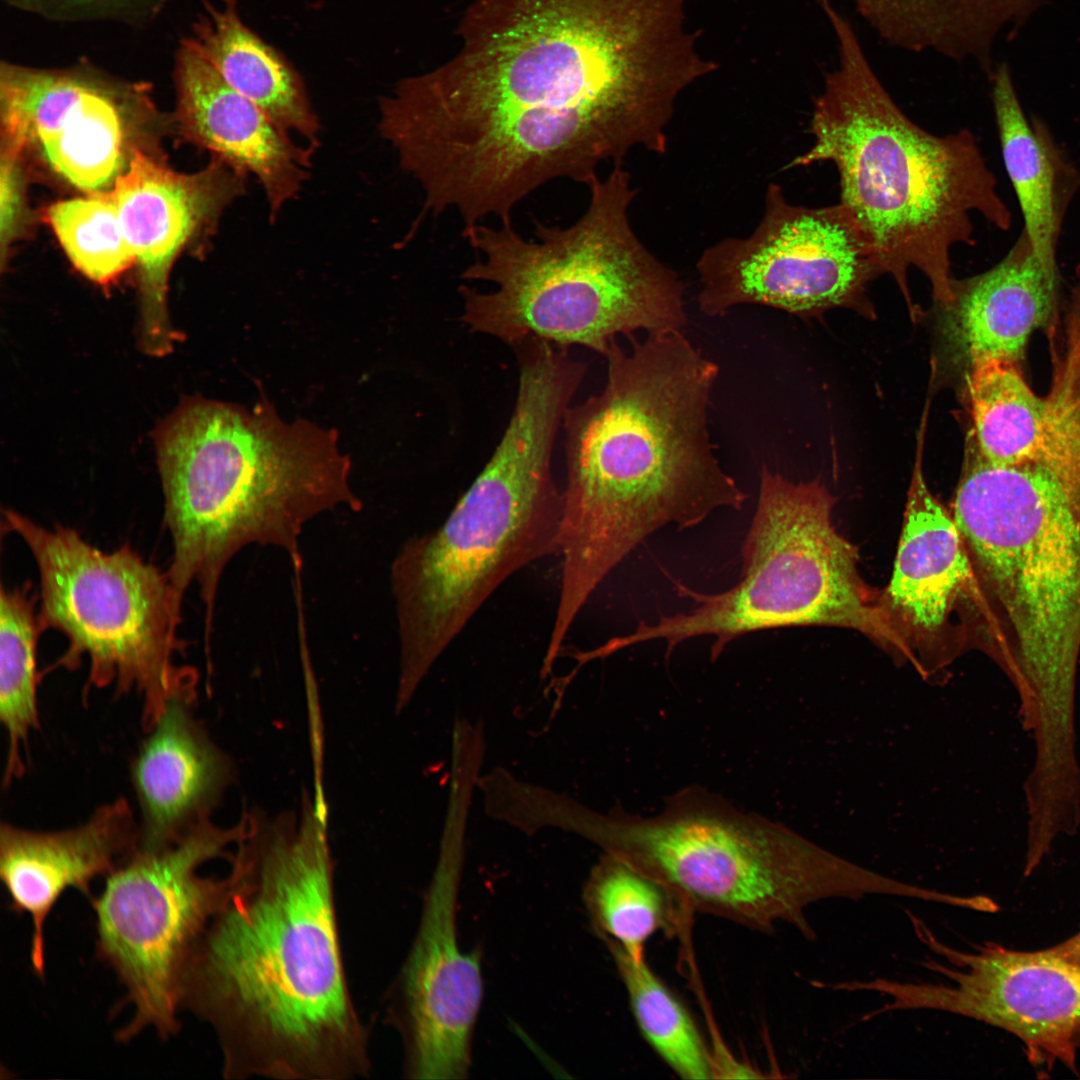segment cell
I'll return each mask as SVG.
<instances>
[{
    "instance_id": "1",
    "label": "cell",
    "mask_w": 1080,
    "mask_h": 1080,
    "mask_svg": "<svg viewBox=\"0 0 1080 1080\" xmlns=\"http://www.w3.org/2000/svg\"><path fill=\"white\" fill-rule=\"evenodd\" d=\"M690 0H472L461 46L431 70L433 136L474 186L519 203L587 187L636 148L664 154L682 93L717 69Z\"/></svg>"
},
{
    "instance_id": "8",
    "label": "cell",
    "mask_w": 1080,
    "mask_h": 1080,
    "mask_svg": "<svg viewBox=\"0 0 1080 1080\" xmlns=\"http://www.w3.org/2000/svg\"><path fill=\"white\" fill-rule=\"evenodd\" d=\"M583 215L568 227L535 222L536 241L509 224L464 227L478 258L462 272L489 292L460 285V320L472 331L514 344L539 338L605 355L618 335L628 339L681 330L684 285L639 240L629 218L637 190L623 165L589 186Z\"/></svg>"
},
{
    "instance_id": "10",
    "label": "cell",
    "mask_w": 1080,
    "mask_h": 1080,
    "mask_svg": "<svg viewBox=\"0 0 1080 1080\" xmlns=\"http://www.w3.org/2000/svg\"><path fill=\"white\" fill-rule=\"evenodd\" d=\"M834 498L819 481L794 483L763 467L757 509L742 546L740 581L720 593L676 584L691 610L639 623L616 637L623 649L664 640L666 657L685 640L714 636L711 659L739 636L780 627L835 626L898 652L878 596L861 579L857 550L831 521Z\"/></svg>"
},
{
    "instance_id": "24",
    "label": "cell",
    "mask_w": 1080,
    "mask_h": 1080,
    "mask_svg": "<svg viewBox=\"0 0 1080 1080\" xmlns=\"http://www.w3.org/2000/svg\"><path fill=\"white\" fill-rule=\"evenodd\" d=\"M1049 0H850L872 30L906 51L988 66L1003 32Z\"/></svg>"
},
{
    "instance_id": "26",
    "label": "cell",
    "mask_w": 1080,
    "mask_h": 1080,
    "mask_svg": "<svg viewBox=\"0 0 1080 1080\" xmlns=\"http://www.w3.org/2000/svg\"><path fill=\"white\" fill-rule=\"evenodd\" d=\"M117 87L84 69L82 84L55 131L38 140L50 166L81 190L114 185L123 162Z\"/></svg>"
},
{
    "instance_id": "13",
    "label": "cell",
    "mask_w": 1080,
    "mask_h": 1080,
    "mask_svg": "<svg viewBox=\"0 0 1080 1080\" xmlns=\"http://www.w3.org/2000/svg\"><path fill=\"white\" fill-rule=\"evenodd\" d=\"M764 200L763 216L750 235L720 240L699 257L697 301L703 314L722 316L743 304L811 314L855 302L883 273L840 203L795 205L775 183Z\"/></svg>"
},
{
    "instance_id": "9",
    "label": "cell",
    "mask_w": 1080,
    "mask_h": 1080,
    "mask_svg": "<svg viewBox=\"0 0 1080 1080\" xmlns=\"http://www.w3.org/2000/svg\"><path fill=\"white\" fill-rule=\"evenodd\" d=\"M545 816L549 827L575 833L659 882L683 909L761 932L784 922L813 939L808 906L892 896L899 887L894 878L696 787L672 795L650 817L598 812L563 793Z\"/></svg>"
},
{
    "instance_id": "20",
    "label": "cell",
    "mask_w": 1080,
    "mask_h": 1080,
    "mask_svg": "<svg viewBox=\"0 0 1080 1080\" xmlns=\"http://www.w3.org/2000/svg\"><path fill=\"white\" fill-rule=\"evenodd\" d=\"M175 82L177 117L185 135L235 171L254 176L273 222L309 178L316 148L297 145L184 43L176 57Z\"/></svg>"
},
{
    "instance_id": "33",
    "label": "cell",
    "mask_w": 1080,
    "mask_h": 1080,
    "mask_svg": "<svg viewBox=\"0 0 1080 1080\" xmlns=\"http://www.w3.org/2000/svg\"><path fill=\"white\" fill-rule=\"evenodd\" d=\"M1050 949L1062 958L1080 966V931Z\"/></svg>"
},
{
    "instance_id": "32",
    "label": "cell",
    "mask_w": 1080,
    "mask_h": 1080,
    "mask_svg": "<svg viewBox=\"0 0 1080 1080\" xmlns=\"http://www.w3.org/2000/svg\"><path fill=\"white\" fill-rule=\"evenodd\" d=\"M19 5L31 10L55 13L58 16H80L92 12L112 10L130 5L138 0H14ZM163 1V0H160Z\"/></svg>"
},
{
    "instance_id": "16",
    "label": "cell",
    "mask_w": 1080,
    "mask_h": 1080,
    "mask_svg": "<svg viewBox=\"0 0 1080 1080\" xmlns=\"http://www.w3.org/2000/svg\"><path fill=\"white\" fill-rule=\"evenodd\" d=\"M246 176L221 160L195 174L177 173L140 151L111 192L139 268L140 344L147 354L172 350L167 310L172 264L195 235L209 232L223 209L246 193Z\"/></svg>"
},
{
    "instance_id": "25",
    "label": "cell",
    "mask_w": 1080,
    "mask_h": 1080,
    "mask_svg": "<svg viewBox=\"0 0 1080 1080\" xmlns=\"http://www.w3.org/2000/svg\"><path fill=\"white\" fill-rule=\"evenodd\" d=\"M969 405L977 451L997 465L1050 461L1080 468L1055 430L1046 398L1028 386L1017 364L986 359L969 365Z\"/></svg>"
},
{
    "instance_id": "7",
    "label": "cell",
    "mask_w": 1080,
    "mask_h": 1080,
    "mask_svg": "<svg viewBox=\"0 0 1080 1080\" xmlns=\"http://www.w3.org/2000/svg\"><path fill=\"white\" fill-rule=\"evenodd\" d=\"M952 517L976 587L992 601L1010 639L1000 657L1034 739H1075L1080 653V469L1033 461L997 465L975 449Z\"/></svg>"
},
{
    "instance_id": "27",
    "label": "cell",
    "mask_w": 1080,
    "mask_h": 1080,
    "mask_svg": "<svg viewBox=\"0 0 1080 1080\" xmlns=\"http://www.w3.org/2000/svg\"><path fill=\"white\" fill-rule=\"evenodd\" d=\"M31 583L0 590V721L7 737L2 785L8 788L27 770L29 736L40 726L37 645L43 633L38 594Z\"/></svg>"
},
{
    "instance_id": "12",
    "label": "cell",
    "mask_w": 1080,
    "mask_h": 1080,
    "mask_svg": "<svg viewBox=\"0 0 1080 1080\" xmlns=\"http://www.w3.org/2000/svg\"><path fill=\"white\" fill-rule=\"evenodd\" d=\"M246 830L208 820L164 848L132 855L106 877L93 898L97 951L125 987L133 1008L117 1040L153 1029L167 1039L180 1027L184 977L194 949L219 906L227 879L204 876L207 862L225 858Z\"/></svg>"
},
{
    "instance_id": "14",
    "label": "cell",
    "mask_w": 1080,
    "mask_h": 1080,
    "mask_svg": "<svg viewBox=\"0 0 1080 1080\" xmlns=\"http://www.w3.org/2000/svg\"><path fill=\"white\" fill-rule=\"evenodd\" d=\"M471 797L448 795L436 867L416 937L389 991L387 1018L405 1047L414 1079L463 1078L482 999L479 958L457 941L456 906Z\"/></svg>"
},
{
    "instance_id": "31",
    "label": "cell",
    "mask_w": 1080,
    "mask_h": 1080,
    "mask_svg": "<svg viewBox=\"0 0 1080 1080\" xmlns=\"http://www.w3.org/2000/svg\"><path fill=\"white\" fill-rule=\"evenodd\" d=\"M1076 276L1064 350L1045 398L1060 440L1080 460V263Z\"/></svg>"
},
{
    "instance_id": "5",
    "label": "cell",
    "mask_w": 1080,
    "mask_h": 1080,
    "mask_svg": "<svg viewBox=\"0 0 1080 1080\" xmlns=\"http://www.w3.org/2000/svg\"><path fill=\"white\" fill-rule=\"evenodd\" d=\"M164 522L173 553L166 571L181 614L197 584L210 643L222 574L247 546L300 556L305 526L363 503L335 430L287 422L264 397L251 409L206 399L185 401L157 432Z\"/></svg>"
},
{
    "instance_id": "21",
    "label": "cell",
    "mask_w": 1080,
    "mask_h": 1080,
    "mask_svg": "<svg viewBox=\"0 0 1080 1080\" xmlns=\"http://www.w3.org/2000/svg\"><path fill=\"white\" fill-rule=\"evenodd\" d=\"M1058 274L1042 265L1022 230L993 267L953 280V300L943 307L969 365L986 359L1019 364L1031 334L1053 319Z\"/></svg>"
},
{
    "instance_id": "15",
    "label": "cell",
    "mask_w": 1080,
    "mask_h": 1080,
    "mask_svg": "<svg viewBox=\"0 0 1080 1080\" xmlns=\"http://www.w3.org/2000/svg\"><path fill=\"white\" fill-rule=\"evenodd\" d=\"M916 937L949 964L922 965L951 984L893 981L892 1009H928L975 1019L1020 1039L1034 1064L1072 1070L1080 1045V966L1054 953L1015 951L996 943L964 952L940 941L918 916Z\"/></svg>"
},
{
    "instance_id": "17",
    "label": "cell",
    "mask_w": 1080,
    "mask_h": 1080,
    "mask_svg": "<svg viewBox=\"0 0 1080 1080\" xmlns=\"http://www.w3.org/2000/svg\"><path fill=\"white\" fill-rule=\"evenodd\" d=\"M920 448L892 577L878 604L898 653L929 676L953 659L952 614L977 587L952 514L925 482Z\"/></svg>"
},
{
    "instance_id": "23",
    "label": "cell",
    "mask_w": 1080,
    "mask_h": 1080,
    "mask_svg": "<svg viewBox=\"0 0 1080 1080\" xmlns=\"http://www.w3.org/2000/svg\"><path fill=\"white\" fill-rule=\"evenodd\" d=\"M205 10L184 44L206 60L222 79L259 107L281 130L319 146L320 123L295 69L241 19L236 0Z\"/></svg>"
},
{
    "instance_id": "28",
    "label": "cell",
    "mask_w": 1080,
    "mask_h": 1080,
    "mask_svg": "<svg viewBox=\"0 0 1080 1080\" xmlns=\"http://www.w3.org/2000/svg\"><path fill=\"white\" fill-rule=\"evenodd\" d=\"M585 902L596 928L629 955L644 956L656 932L677 929L680 904L659 882L604 853L586 883Z\"/></svg>"
},
{
    "instance_id": "18",
    "label": "cell",
    "mask_w": 1080,
    "mask_h": 1080,
    "mask_svg": "<svg viewBox=\"0 0 1080 1080\" xmlns=\"http://www.w3.org/2000/svg\"><path fill=\"white\" fill-rule=\"evenodd\" d=\"M139 846V821L123 797L66 829L36 831L1 824L0 877L10 909L30 917V959L37 975L43 977L45 969V923L62 894L74 888L89 896L92 882L111 874Z\"/></svg>"
},
{
    "instance_id": "4",
    "label": "cell",
    "mask_w": 1080,
    "mask_h": 1080,
    "mask_svg": "<svg viewBox=\"0 0 1080 1080\" xmlns=\"http://www.w3.org/2000/svg\"><path fill=\"white\" fill-rule=\"evenodd\" d=\"M820 6L833 30L837 63L814 102L813 144L787 168L832 162L839 203L909 308L910 267L929 280L935 301L948 305L951 250L975 244L973 216L1006 231L1012 213L974 134L962 129L938 136L911 121L878 78L849 20L830 0Z\"/></svg>"
},
{
    "instance_id": "30",
    "label": "cell",
    "mask_w": 1080,
    "mask_h": 1080,
    "mask_svg": "<svg viewBox=\"0 0 1080 1080\" xmlns=\"http://www.w3.org/2000/svg\"><path fill=\"white\" fill-rule=\"evenodd\" d=\"M47 218L71 262L90 280L107 284L136 263L111 193L57 202Z\"/></svg>"
},
{
    "instance_id": "34",
    "label": "cell",
    "mask_w": 1080,
    "mask_h": 1080,
    "mask_svg": "<svg viewBox=\"0 0 1080 1080\" xmlns=\"http://www.w3.org/2000/svg\"><path fill=\"white\" fill-rule=\"evenodd\" d=\"M459 729H473V728H459ZM459 729H456V730H459ZM456 730H454V731H456ZM473 730H476V729H473ZM454 731H453V732H454ZM476 731H479V730H476ZM453 732H452V733H453ZM479 732H480V731H479ZM480 733H482V732H480ZM482 734H483V733H482ZM483 736H484V735H483Z\"/></svg>"
},
{
    "instance_id": "29",
    "label": "cell",
    "mask_w": 1080,
    "mask_h": 1080,
    "mask_svg": "<svg viewBox=\"0 0 1080 1080\" xmlns=\"http://www.w3.org/2000/svg\"><path fill=\"white\" fill-rule=\"evenodd\" d=\"M626 988L639 1030L679 1077L714 1078L712 1055L686 1007L655 975L644 956L635 958L605 939Z\"/></svg>"
},
{
    "instance_id": "3",
    "label": "cell",
    "mask_w": 1080,
    "mask_h": 1080,
    "mask_svg": "<svg viewBox=\"0 0 1080 1080\" xmlns=\"http://www.w3.org/2000/svg\"><path fill=\"white\" fill-rule=\"evenodd\" d=\"M613 341L603 390L565 412L558 604L582 610L643 540L687 529L747 494L721 467L708 410L719 368L681 330Z\"/></svg>"
},
{
    "instance_id": "11",
    "label": "cell",
    "mask_w": 1080,
    "mask_h": 1080,
    "mask_svg": "<svg viewBox=\"0 0 1080 1080\" xmlns=\"http://www.w3.org/2000/svg\"><path fill=\"white\" fill-rule=\"evenodd\" d=\"M2 525L24 541L37 565L43 631L54 629L68 640L52 668L73 671L86 656V694L111 685L116 696L137 692L147 732L169 699L198 681L193 667L175 663L186 646L166 571L129 544L105 552L73 528H47L14 510L3 511Z\"/></svg>"
},
{
    "instance_id": "19",
    "label": "cell",
    "mask_w": 1080,
    "mask_h": 1080,
    "mask_svg": "<svg viewBox=\"0 0 1080 1080\" xmlns=\"http://www.w3.org/2000/svg\"><path fill=\"white\" fill-rule=\"evenodd\" d=\"M196 686L188 684L169 699L131 762L139 849L172 845L211 820L232 783L230 758L195 714Z\"/></svg>"
},
{
    "instance_id": "22",
    "label": "cell",
    "mask_w": 1080,
    "mask_h": 1080,
    "mask_svg": "<svg viewBox=\"0 0 1080 1080\" xmlns=\"http://www.w3.org/2000/svg\"><path fill=\"white\" fill-rule=\"evenodd\" d=\"M991 96L1003 162L1022 213V230L1042 265L1058 273V243L1080 188V173L1047 126L1026 115L1006 64L992 74Z\"/></svg>"
},
{
    "instance_id": "6",
    "label": "cell",
    "mask_w": 1080,
    "mask_h": 1080,
    "mask_svg": "<svg viewBox=\"0 0 1080 1080\" xmlns=\"http://www.w3.org/2000/svg\"><path fill=\"white\" fill-rule=\"evenodd\" d=\"M576 393L544 367L520 371L493 455L436 529L409 537L390 568L399 641L397 699L409 703L436 660L511 575L559 552L563 493L557 431Z\"/></svg>"
},
{
    "instance_id": "2",
    "label": "cell",
    "mask_w": 1080,
    "mask_h": 1080,
    "mask_svg": "<svg viewBox=\"0 0 1080 1080\" xmlns=\"http://www.w3.org/2000/svg\"><path fill=\"white\" fill-rule=\"evenodd\" d=\"M322 810L247 814L222 900L188 964L182 1008L208 1023L228 1079L348 1080L371 1070L340 945Z\"/></svg>"
}]
</instances>
